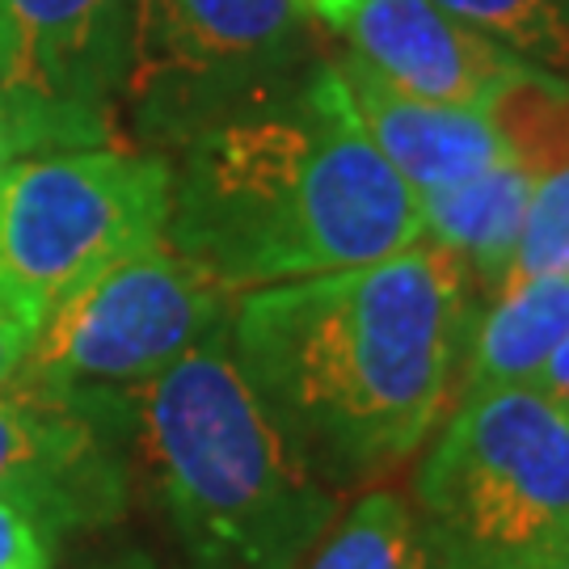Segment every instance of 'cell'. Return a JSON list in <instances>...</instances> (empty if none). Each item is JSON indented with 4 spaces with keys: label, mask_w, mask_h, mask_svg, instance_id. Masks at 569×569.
<instances>
[{
    "label": "cell",
    "mask_w": 569,
    "mask_h": 569,
    "mask_svg": "<svg viewBox=\"0 0 569 569\" xmlns=\"http://www.w3.org/2000/svg\"><path fill=\"white\" fill-rule=\"evenodd\" d=\"M468 287V262L439 241L258 287L232 317V359L308 472L355 486L448 413L477 329Z\"/></svg>",
    "instance_id": "1"
},
{
    "label": "cell",
    "mask_w": 569,
    "mask_h": 569,
    "mask_svg": "<svg viewBox=\"0 0 569 569\" xmlns=\"http://www.w3.org/2000/svg\"><path fill=\"white\" fill-rule=\"evenodd\" d=\"M418 190L380 157L338 63L207 127L173 178L169 244L228 291L385 262L422 241Z\"/></svg>",
    "instance_id": "2"
},
{
    "label": "cell",
    "mask_w": 569,
    "mask_h": 569,
    "mask_svg": "<svg viewBox=\"0 0 569 569\" xmlns=\"http://www.w3.org/2000/svg\"><path fill=\"white\" fill-rule=\"evenodd\" d=\"M131 397L190 569H296L326 536L338 489L287 448L228 355V329Z\"/></svg>",
    "instance_id": "3"
},
{
    "label": "cell",
    "mask_w": 569,
    "mask_h": 569,
    "mask_svg": "<svg viewBox=\"0 0 569 569\" xmlns=\"http://www.w3.org/2000/svg\"><path fill=\"white\" fill-rule=\"evenodd\" d=\"M439 569H528L569 545V413L540 388L468 392L418 468Z\"/></svg>",
    "instance_id": "4"
},
{
    "label": "cell",
    "mask_w": 569,
    "mask_h": 569,
    "mask_svg": "<svg viewBox=\"0 0 569 569\" xmlns=\"http://www.w3.org/2000/svg\"><path fill=\"white\" fill-rule=\"evenodd\" d=\"M169 211L164 157L119 143L21 157L0 178V300L39 338L68 296L164 241Z\"/></svg>",
    "instance_id": "5"
},
{
    "label": "cell",
    "mask_w": 569,
    "mask_h": 569,
    "mask_svg": "<svg viewBox=\"0 0 569 569\" xmlns=\"http://www.w3.org/2000/svg\"><path fill=\"white\" fill-rule=\"evenodd\" d=\"M300 0H131L119 102L157 140L279 102L317 72Z\"/></svg>",
    "instance_id": "6"
},
{
    "label": "cell",
    "mask_w": 569,
    "mask_h": 569,
    "mask_svg": "<svg viewBox=\"0 0 569 569\" xmlns=\"http://www.w3.org/2000/svg\"><path fill=\"white\" fill-rule=\"evenodd\" d=\"M228 287L169 237L68 296L30 346L21 385L68 401H102L157 380L224 333Z\"/></svg>",
    "instance_id": "7"
},
{
    "label": "cell",
    "mask_w": 569,
    "mask_h": 569,
    "mask_svg": "<svg viewBox=\"0 0 569 569\" xmlns=\"http://www.w3.org/2000/svg\"><path fill=\"white\" fill-rule=\"evenodd\" d=\"M131 0H0V106L18 152L114 143Z\"/></svg>",
    "instance_id": "8"
},
{
    "label": "cell",
    "mask_w": 569,
    "mask_h": 569,
    "mask_svg": "<svg viewBox=\"0 0 569 569\" xmlns=\"http://www.w3.org/2000/svg\"><path fill=\"white\" fill-rule=\"evenodd\" d=\"M102 406L42 388L0 392V498L42 531L84 528L122 502L119 465L102 448Z\"/></svg>",
    "instance_id": "9"
},
{
    "label": "cell",
    "mask_w": 569,
    "mask_h": 569,
    "mask_svg": "<svg viewBox=\"0 0 569 569\" xmlns=\"http://www.w3.org/2000/svg\"><path fill=\"white\" fill-rule=\"evenodd\" d=\"M350 56L409 98L489 110L493 98L536 72L435 0H359L346 21Z\"/></svg>",
    "instance_id": "10"
},
{
    "label": "cell",
    "mask_w": 569,
    "mask_h": 569,
    "mask_svg": "<svg viewBox=\"0 0 569 569\" xmlns=\"http://www.w3.org/2000/svg\"><path fill=\"white\" fill-rule=\"evenodd\" d=\"M338 72L371 143L418 194L448 190L510 161L486 110L409 98L380 81L359 56L338 63Z\"/></svg>",
    "instance_id": "11"
},
{
    "label": "cell",
    "mask_w": 569,
    "mask_h": 569,
    "mask_svg": "<svg viewBox=\"0 0 569 569\" xmlns=\"http://www.w3.org/2000/svg\"><path fill=\"white\" fill-rule=\"evenodd\" d=\"M531 190H536V178L515 161H502L460 186L418 194V211H422V228L435 232V241L456 249L465 262L477 266L481 283L498 291L523 232Z\"/></svg>",
    "instance_id": "12"
},
{
    "label": "cell",
    "mask_w": 569,
    "mask_h": 569,
    "mask_svg": "<svg viewBox=\"0 0 569 569\" xmlns=\"http://www.w3.org/2000/svg\"><path fill=\"white\" fill-rule=\"evenodd\" d=\"M486 114L507 157L536 182L569 164V81L536 68L502 89Z\"/></svg>",
    "instance_id": "13"
},
{
    "label": "cell",
    "mask_w": 569,
    "mask_h": 569,
    "mask_svg": "<svg viewBox=\"0 0 569 569\" xmlns=\"http://www.w3.org/2000/svg\"><path fill=\"white\" fill-rule=\"evenodd\" d=\"M312 569H439L418 515L392 493H367L333 528Z\"/></svg>",
    "instance_id": "14"
},
{
    "label": "cell",
    "mask_w": 569,
    "mask_h": 569,
    "mask_svg": "<svg viewBox=\"0 0 569 569\" xmlns=\"http://www.w3.org/2000/svg\"><path fill=\"white\" fill-rule=\"evenodd\" d=\"M468 30L569 81V0H435Z\"/></svg>",
    "instance_id": "15"
},
{
    "label": "cell",
    "mask_w": 569,
    "mask_h": 569,
    "mask_svg": "<svg viewBox=\"0 0 569 569\" xmlns=\"http://www.w3.org/2000/svg\"><path fill=\"white\" fill-rule=\"evenodd\" d=\"M569 270V164L549 173L531 190L523 232L510 253V266L498 283V296L510 287H523L531 279H549Z\"/></svg>",
    "instance_id": "16"
},
{
    "label": "cell",
    "mask_w": 569,
    "mask_h": 569,
    "mask_svg": "<svg viewBox=\"0 0 569 569\" xmlns=\"http://www.w3.org/2000/svg\"><path fill=\"white\" fill-rule=\"evenodd\" d=\"M47 531L0 498V569H47Z\"/></svg>",
    "instance_id": "17"
},
{
    "label": "cell",
    "mask_w": 569,
    "mask_h": 569,
    "mask_svg": "<svg viewBox=\"0 0 569 569\" xmlns=\"http://www.w3.org/2000/svg\"><path fill=\"white\" fill-rule=\"evenodd\" d=\"M30 346H34V329L21 326L18 317L4 308V300H0V392L21 380L26 359H30Z\"/></svg>",
    "instance_id": "18"
},
{
    "label": "cell",
    "mask_w": 569,
    "mask_h": 569,
    "mask_svg": "<svg viewBox=\"0 0 569 569\" xmlns=\"http://www.w3.org/2000/svg\"><path fill=\"white\" fill-rule=\"evenodd\" d=\"M531 388H540L552 406H561L569 413V333H566V342L552 350V359L545 363V371L531 380Z\"/></svg>",
    "instance_id": "19"
},
{
    "label": "cell",
    "mask_w": 569,
    "mask_h": 569,
    "mask_svg": "<svg viewBox=\"0 0 569 569\" xmlns=\"http://www.w3.org/2000/svg\"><path fill=\"white\" fill-rule=\"evenodd\" d=\"M300 4H305L312 18H321L326 26H333V30H346V21H350L359 0H300Z\"/></svg>",
    "instance_id": "20"
},
{
    "label": "cell",
    "mask_w": 569,
    "mask_h": 569,
    "mask_svg": "<svg viewBox=\"0 0 569 569\" xmlns=\"http://www.w3.org/2000/svg\"><path fill=\"white\" fill-rule=\"evenodd\" d=\"M13 136H9V122H4V106H0V178H4V169L13 164Z\"/></svg>",
    "instance_id": "21"
},
{
    "label": "cell",
    "mask_w": 569,
    "mask_h": 569,
    "mask_svg": "<svg viewBox=\"0 0 569 569\" xmlns=\"http://www.w3.org/2000/svg\"><path fill=\"white\" fill-rule=\"evenodd\" d=\"M528 569H569V545H561L557 552H549L545 561H536V566H528Z\"/></svg>",
    "instance_id": "22"
}]
</instances>
